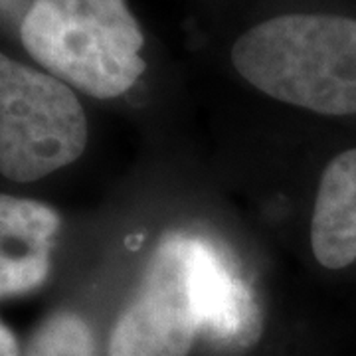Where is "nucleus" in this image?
<instances>
[{
	"label": "nucleus",
	"instance_id": "nucleus-1",
	"mask_svg": "<svg viewBox=\"0 0 356 356\" xmlns=\"http://www.w3.org/2000/svg\"><path fill=\"white\" fill-rule=\"evenodd\" d=\"M232 62L273 99L323 115L356 113V20L287 14L245 32Z\"/></svg>",
	"mask_w": 356,
	"mask_h": 356
},
{
	"label": "nucleus",
	"instance_id": "nucleus-2",
	"mask_svg": "<svg viewBox=\"0 0 356 356\" xmlns=\"http://www.w3.org/2000/svg\"><path fill=\"white\" fill-rule=\"evenodd\" d=\"M20 38L54 77L99 99L129 91L147 67L125 0H34Z\"/></svg>",
	"mask_w": 356,
	"mask_h": 356
},
{
	"label": "nucleus",
	"instance_id": "nucleus-3",
	"mask_svg": "<svg viewBox=\"0 0 356 356\" xmlns=\"http://www.w3.org/2000/svg\"><path fill=\"white\" fill-rule=\"evenodd\" d=\"M86 143L88 119L67 83L0 54V172L38 180L77 161Z\"/></svg>",
	"mask_w": 356,
	"mask_h": 356
},
{
	"label": "nucleus",
	"instance_id": "nucleus-4",
	"mask_svg": "<svg viewBox=\"0 0 356 356\" xmlns=\"http://www.w3.org/2000/svg\"><path fill=\"white\" fill-rule=\"evenodd\" d=\"M198 337L186 234L156 245L135 299L115 323L109 356H188Z\"/></svg>",
	"mask_w": 356,
	"mask_h": 356
},
{
	"label": "nucleus",
	"instance_id": "nucleus-5",
	"mask_svg": "<svg viewBox=\"0 0 356 356\" xmlns=\"http://www.w3.org/2000/svg\"><path fill=\"white\" fill-rule=\"evenodd\" d=\"M188 275L198 337L218 350H243L259 339L261 317L254 293L222 250L186 236Z\"/></svg>",
	"mask_w": 356,
	"mask_h": 356
},
{
	"label": "nucleus",
	"instance_id": "nucleus-6",
	"mask_svg": "<svg viewBox=\"0 0 356 356\" xmlns=\"http://www.w3.org/2000/svg\"><path fill=\"white\" fill-rule=\"evenodd\" d=\"M58 229L51 206L0 194V299L34 291L48 280Z\"/></svg>",
	"mask_w": 356,
	"mask_h": 356
},
{
	"label": "nucleus",
	"instance_id": "nucleus-7",
	"mask_svg": "<svg viewBox=\"0 0 356 356\" xmlns=\"http://www.w3.org/2000/svg\"><path fill=\"white\" fill-rule=\"evenodd\" d=\"M311 245L318 264L329 269L356 259V149L332 159L321 177Z\"/></svg>",
	"mask_w": 356,
	"mask_h": 356
},
{
	"label": "nucleus",
	"instance_id": "nucleus-8",
	"mask_svg": "<svg viewBox=\"0 0 356 356\" xmlns=\"http://www.w3.org/2000/svg\"><path fill=\"white\" fill-rule=\"evenodd\" d=\"M24 356H93V337L79 315L58 311L32 334Z\"/></svg>",
	"mask_w": 356,
	"mask_h": 356
},
{
	"label": "nucleus",
	"instance_id": "nucleus-9",
	"mask_svg": "<svg viewBox=\"0 0 356 356\" xmlns=\"http://www.w3.org/2000/svg\"><path fill=\"white\" fill-rule=\"evenodd\" d=\"M0 356H20L18 341L14 332L0 321Z\"/></svg>",
	"mask_w": 356,
	"mask_h": 356
}]
</instances>
